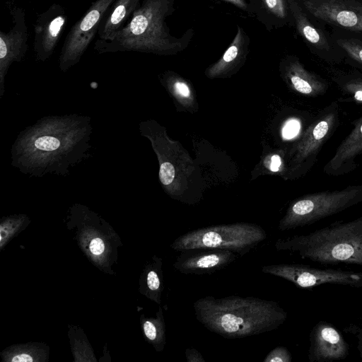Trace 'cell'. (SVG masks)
Wrapping results in <instances>:
<instances>
[{
  "label": "cell",
  "instance_id": "obj_33",
  "mask_svg": "<svg viewBox=\"0 0 362 362\" xmlns=\"http://www.w3.org/2000/svg\"><path fill=\"white\" fill-rule=\"evenodd\" d=\"M33 360L34 359L33 358V357L30 355L25 354H21L16 355L11 358V361H13V362L33 361Z\"/></svg>",
  "mask_w": 362,
  "mask_h": 362
},
{
  "label": "cell",
  "instance_id": "obj_5",
  "mask_svg": "<svg viewBox=\"0 0 362 362\" xmlns=\"http://www.w3.org/2000/svg\"><path fill=\"white\" fill-rule=\"evenodd\" d=\"M267 238L260 226L236 223L211 226L187 232L177 237L170 247L177 252L194 248L230 250L242 257Z\"/></svg>",
  "mask_w": 362,
  "mask_h": 362
},
{
  "label": "cell",
  "instance_id": "obj_15",
  "mask_svg": "<svg viewBox=\"0 0 362 362\" xmlns=\"http://www.w3.org/2000/svg\"><path fill=\"white\" fill-rule=\"evenodd\" d=\"M173 264L184 274H210L221 270L238 259L235 252L215 248H194L180 252Z\"/></svg>",
  "mask_w": 362,
  "mask_h": 362
},
{
  "label": "cell",
  "instance_id": "obj_3",
  "mask_svg": "<svg viewBox=\"0 0 362 362\" xmlns=\"http://www.w3.org/2000/svg\"><path fill=\"white\" fill-rule=\"evenodd\" d=\"M174 11V0H143L126 25L108 40L95 42L98 54L137 52L171 55L186 48L194 35L189 29L180 37L170 33L165 19Z\"/></svg>",
  "mask_w": 362,
  "mask_h": 362
},
{
  "label": "cell",
  "instance_id": "obj_16",
  "mask_svg": "<svg viewBox=\"0 0 362 362\" xmlns=\"http://www.w3.org/2000/svg\"><path fill=\"white\" fill-rule=\"evenodd\" d=\"M351 124L352 129L325 165L323 172L326 175L335 177L344 175L358 168L357 159L362 155V112Z\"/></svg>",
  "mask_w": 362,
  "mask_h": 362
},
{
  "label": "cell",
  "instance_id": "obj_11",
  "mask_svg": "<svg viewBox=\"0 0 362 362\" xmlns=\"http://www.w3.org/2000/svg\"><path fill=\"white\" fill-rule=\"evenodd\" d=\"M314 18L330 28L362 33V0H298Z\"/></svg>",
  "mask_w": 362,
  "mask_h": 362
},
{
  "label": "cell",
  "instance_id": "obj_28",
  "mask_svg": "<svg viewBox=\"0 0 362 362\" xmlns=\"http://www.w3.org/2000/svg\"><path fill=\"white\" fill-rule=\"evenodd\" d=\"M185 353L188 362H206L201 353L194 348L187 349Z\"/></svg>",
  "mask_w": 362,
  "mask_h": 362
},
{
  "label": "cell",
  "instance_id": "obj_23",
  "mask_svg": "<svg viewBox=\"0 0 362 362\" xmlns=\"http://www.w3.org/2000/svg\"><path fill=\"white\" fill-rule=\"evenodd\" d=\"M143 329L146 338L163 349L165 343V328L160 310L156 320H146L144 322Z\"/></svg>",
  "mask_w": 362,
  "mask_h": 362
},
{
  "label": "cell",
  "instance_id": "obj_4",
  "mask_svg": "<svg viewBox=\"0 0 362 362\" xmlns=\"http://www.w3.org/2000/svg\"><path fill=\"white\" fill-rule=\"evenodd\" d=\"M274 247L320 264L362 266V216L308 234L279 238Z\"/></svg>",
  "mask_w": 362,
  "mask_h": 362
},
{
  "label": "cell",
  "instance_id": "obj_25",
  "mask_svg": "<svg viewBox=\"0 0 362 362\" xmlns=\"http://www.w3.org/2000/svg\"><path fill=\"white\" fill-rule=\"evenodd\" d=\"M292 356L284 346H277L263 359V362H291Z\"/></svg>",
  "mask_w": 362,
  "mask_h": 362
},
{
  "label": "cell",
  "instance_id": "obj_34",
  "mask_svg": "<svg viewBox=\"0 0 362 362\" xmlns=\"http://www.w3.org/2000/svg\"><path fill=\"white\" fill-rule=\"evenodd\" d=\"M356 337L358 339L357 349L359 353L360 358L362 359V328L358 329Z\"/></svg>",
  "mask_w": 362,
  "mask_h": 362
},
{
  "label": "cell",
  "instance_id": "obj_9",
  "mask_svg": "<svg viewBox=\"0 0 362 362\" xmlns=\"http://www.w3.org/2000/svg\"><path fill=\"white\" fill-rule=\"evenodd\" d=\"M293 27L310 52L329 66L344 63V55L327 27L311 16L298 0H288Z\"/></svg>",
  "mask_w": 362,
  "mask_h": 362
},
{
  "label": "cell",
  "instance_id": "obj_17",
  "mask_svg": "<svg viewBox=\"0 0 362 362\" xmlns=\"http://www.w3.org/2000/svg\"><path fill=\"white\" fill-rule=\"evenodd\" d=\"M285 78L298 93L310 98L325 95L329 90V82L321 76L310 71L296 56H287L282 62Z\"/></svg>",
  "mask_w": 362,
  "mask_h": 362
},
{
  "label": "cell",
  "instance_id": "obj_31",
  "mask_svg": "<svg viewBox=\"0 0 362 362\" xmlns=\"http://www.w3.org/2000/svg\"><path fill=\"white\" fill-rule=\"evenodd\" d=\"M237 6L243 11L250 13V0H223Z\"/></svg>",
  "mask_w": 362,
  "mask_h": 362
},
{
  "label": "cell",
  "instance_id": "obj_27",
  "mask_svg": "<svg viewBox=\"0 0 362 362\" xmlns=\"http://www.w3.org/2000/svg\"><path fill=\"white\" fill-rule=\"evenodd\" d=\"M300 124L297 120H289L283 129V136L286 139L293 138L298 134Z\"/></svg>",
  "mask_w": 362,
  "mask_h": 362
},
{
  "label": "cell",
  "instance_id": "obj_30",
  "mask_svg": "<svg viewBox=\"0 0 362 362\" xmlns=\"http://www.w3.org/2000/svg\"><path fill=\"white\" fill-rule=\"evenodd\" d=\"M105 246L100 238L93 239L90 244V250L94 255H100L104 250Z\"/></svg>",
  "mask_w": 362,
  "mask_h": 362
},
{
  "label": "cell",
  "instance_id": "obj_20",
  "mask_svg": "<svg viewBox=\"0 0 362 362\" xmlns=\"http://www.w3.org/2000/svg\"><path fill=\"white\" fill-rule=\"evenodd\" d=\"M330 81L340 93L337 101L362 105V71L354 68L343 70L330 66L327 68Z\"/></svg>",
  "mask_w": 362,
  "mask_h": 362
},
{
  "label": "cell",
  "instance_id": "obj_32",
  "mask_svg": "<svg viewBox=\"0 0 362 362\" xmlns=\"http://www.w3.org/2000/svg\"><path fill=\"white\" fill-rule=\"evenodd\" d=\"M281 165V159L278 155H273L271 157L269 165L268 168L272 172H277L279 170Z\"/></svg>",
  "mask_w": 362,
  "mask_h": 362
},
{
  "label": "cell",
  "instance_id": "obj_19",
  "mask_svg": "<svg viewBox=\"0 0 362 362\" xmlns=\"http://www.w3.org/2000/svg\"><path fill=\"white\" fill-rule=\"evenodd\" d=\"M141 0H115L105 15L98 31V40H108L132 18Z\"/></svg>",
  "mask_w": 362,
  "mask_h": 362
},
{
  "label": "cell",
  "instance_id": "obj_22",
  "mask_svg": "<svg viewBox=\"0 0 362 362\" xmlns=\"http://www.w3.org/2000/svg\"><path fill=\"white\" fill-rule=\"evenodd\" d=\"M249 43V37L242 28L238 26L233 42L221 59L211 69V72L213 74L221 73L224 69L230 67L233 64L240 61L247 54Z\"/></svg>",
  "mask_w": 362,
  "mask_h": 362
},
{
  "label": "cell",
  "instance_id": "obj_7",
  "mask_svg": "<svg viewBox=\"0 0 362 362\" xmlns=\"http://www.w3.org/2000/svg\"><path fill=\"white\" fill-rule=\"evenodd\" d=\"M115 0H95L86 13L72 25L65 37L59 57V68L66 72L80 62L101 22Z\"/></svg>",
  "mask_w": 362,
  "mask_h": 362
},
{
  "label": "cell",
  "instance_id": "obj_26",
  "mask_svg": "<svg viewBox=\"0 0 362 362\" xmlns=\"http://www.w3.org/2000/svg\"><path fill=\"white\" fill-rule=\"evenodd\" d=\"M175 175V168L168 161L160 162L159 169V179L163 185H170L173 182Z\"/></svg>",
  "mask_w": 362,
  "mask_h": 362
},
{
  "label": "cell",
  "instance_id": "obj_12",
  "mask_svg": "<svg viewBox=\"0 0 362 362\" xmlns=\"http://www.w3.org/2000/svg\"><path fill=\"white\" fill-rule=\"evenodd\" d=\"M13 25L8 32L0 30V100L5 93V81L10 66L21 62L28 49V28L23 8L10 9Z\"/></svg>",
  "mask_w": 362,
  "mask_h": 362
},
{
  "label": "cell",
  "instance_id": "obj_21",
  "mask_svg": "<svg viewBox=\"0 0 362 362\" xmlns=\"http://www.w3.org/2000/svg\"><path fill=\"white\" fill-rule=\"evenodd\" d=\"M330 33L344 53V63L362 71V33L339 28H330Z\"/></svg>",
  "mask_w": 362,
  "mask_h": 362
},
{
  "label": "cell",
  "instance_id": "obj_1",
  "mask_svg": "<svg viewBox=\"0 0 362 362\" xmlns=\"http://www.w3.org/2000/svg\"><path fill=\"white\" fill-rule=\"evenodd\" d=\"M92 133L90 116H44L18 134L11 148V164L29 177H66L92 156Z\"/></svg>",
  "mask_w": 362,
  "mask_h": 362
},
{
  "label": "cell",
  "instance_id": "obj_8",
  "mask_svg": "<svg viewBox=\"0 0 362 362\" xmlns=\"http://www.w3.org/2000/svg\"><path fill=\"white\" fill-rule=\"evenodd\" d=\"M262 272L290 281L298 288H313L323 284L362 288V272L319 269L301 264L265 265Z\"/></svg>",
  "mask_w": 362,
  "mask_h": 362
},
{
  "label": "cell",
  "instance_id": "obj_2",
  "mask_svg": "<svg viewBox=\"0 0 362 362\" xmlns=\"http://www.w3.org/2000/svg\"><path fill=\"white\" fill-rule=\"evenodd\" d=\"M193 308L200 324L225 339H242L274 330L288 317L276 301L250 296H208L194 301Z\"/></svg>",
  "mask_w": 362,
  "mask_h": 362
},
{
  "label": "cell",
  "instance_id": "obj_10",
  "mask_svg": "<svg viewBox=\"0 0 362 362\" xmlns=\"http://www.w3.org/2000/svg\"><path fill=\"white\" fill-rule=\"evenodd\" d=\"M339 119L340 106L337 100L332 101L314 117L296 148V173H306L315 164L323 145L337 128Z\"/></svg>",
  "mask_w": 362,
  "mask_h": 362
},
{
  "label": "cell",
  "instance_id": "obj_13",
  "mask_svg": "<svg viewBox=\"0 0 362 362\" xmlns=\"http://www.w3.org/2000/svg\"><path fill=\"white\" fill-rule=\"evenodd\" d=\"M64 7L54 3L40 13L34 24L33 52L37 62H45L53 54L67 25Z\"/></svg>",
  "mask_w": 362,
  "mask_h": 362
},
{
  "label": "cell",
  "instance_id": "obj_14",
  "mask_svg": "<svg viewBox=\"0 0 362 362\" xmlns=\"http://www.w3.org/2000/svg\"><path fill=\"white\" fill-rule=\"evenodd\" d=\"M349 354V344L332 324L319 321L313 327L309 335L308 358L310 362L340 361Z\"/></svg>",
  "mask_w": 362,
  "mask_h": 362
},
{
  "label": "cell",
  "instance_id": "obj_18",
  "mask_svg": "<svg viewBox=\"0 0 362 362\" xmlns=\"http://www.w3.org/2000/svg\"><path fill=\"white\" fill-rule=\"evenodd\" d=\"M250 9L268 30L293 27L288 0H250Z\"/></svg>",
  "mask_w": 362,
  "mask_h": 362
},
{
  "label": "cell",
  "instance_id": "obj_6",
  "mask_svg": "<svg viewBox=\"0 0 362 362\" xmlns=\"http://www.w3.org/2000/svg\"><path fill=\"white\" fill-rule=\"evenodd\" d=\"M362 202V185L304 195L295 200L280 220L279 230L313 224Z\"/></svg>",
  "mask_w": 362,
  "mask_h": 362
},
{
  "label": "cell",
  "instance_id": "obj_24",
  "mask_svg": "<svg viewBox=\"0 0 362 362\" xmlns=\"http://www.w3.org/2000/svg\"><path fill=\"white\" fill-rule=\"evenodd\" d=\"M160 259L159 260L156 268L150 269L146 276V284L148 290L152 292L153 296L160 301V295L162 290L161 282V270H160Z\"/></svg>",
  "mask_w": 362,
  "mask_h": 362
},
{
  "label": "cell",
  "instance_id": "obj_29",
  "mask_svg": "<svg viewBox=\"0 0 362 362\" xmlns=\"http://www.w3.org/2000/svg\"><path fill=\"white\" fill-rule=\"evenodd\" d=\"M174 90L182 97L187 98L190 95L188 86L182 81H176L173 84Z\"/></svg>",
  "mask_w": 362,
  "mask_h": 362
}]
</instances>
